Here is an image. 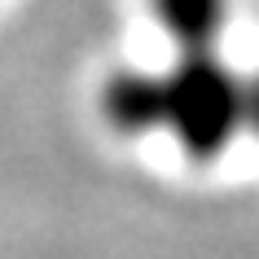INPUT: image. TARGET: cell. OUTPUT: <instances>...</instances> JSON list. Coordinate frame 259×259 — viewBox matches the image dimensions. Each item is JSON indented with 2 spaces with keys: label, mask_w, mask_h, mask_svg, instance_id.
<instances>
[{
  "label": "cell",
  "mask_w": 259,
  "mask_h": 259,
  "mask_svg": "<svg viewBox=\"0 0 259 259\" xmlns=\"http://www.w3.org/2000/svg\"><path fill=\"white\" fill-rule=\"evenodd\" d=\"M185 62L167 79H123L110 88V114L132 127L167 123L189 150L206 154L229 137V127L246 110V93L211 62V40H185Z\"/></svg>",
  "instance_id": "1"
}]
</instances>
